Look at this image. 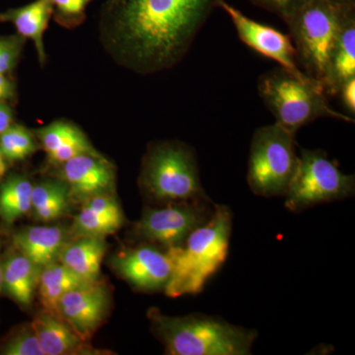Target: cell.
Instances as JSON below:
<instances>
[{"label":"cell","mask_w":355,"mask_h":355,"mask_svg":"<svg viewBox=\"0 0 355 355\" xmlns=\"http://www.w3.org/2000/svg\"><path fill=\"white\" fill-rule=\"evenodd\" d=\"M217 0H107L105 46L123 67L140 74L172 69L183 60Z\"/></svg>","instance_id":"cell-1"},{"label":"cell","mask_w":355,"mask_h":355,"mask_svg":"<svg viewBox=\"0 0 355 355\" xmlns=\"http://www.w3.org/2000/svg\"><path fill=\"white\" fill-rule=\"evenodd\" d=\"M232 231V214L225 205H214L209 220L193 230L182 246L167 248L172 258V275L166 295L180 297L202 291L227 259Z\"/></svg>","instance_id":"cell-2"},{"label":"cell","mask_w":355,"mask_h":355,"mask_svg":"<svg viewBox=\"0 0 355 355\" xmlns=\"http://www.w3.org/2000/svg\"><path fill=\"white\" fill-rule=\"evenodd\" d=\"M148 318L156 336L172 355H246L258 333L219 318L193 314L170 317L153 308Z\"/></svg>","instance_id":"cell-3"},{"label":"cell","mask_w":355,"mask_h":355,"mask_svg":"<svg viewBox=\"0 0 355 355\" xmlns=\"http://www.w3.org/2000/svg\"><path fill=\"white\" fill-rule=\"evenodd\" d=\"M354 9L331 0H311L286 22L299 67L306 76L321 84L324 93L330 76L331 55L343 18Z\"/></svg>","instance_id":"cell-4"},{"label":"cell","mask_w":355,"mask_h":355,"mask_svg":"<svg viewBox=\"0 0 355 355\" xmlns=\"http://www.w3.org/2000/svg\"><path fill=\"white\" fill-rule=\"evenodd\" d=\"M139 183L144 193L158 202L209 198L200 182L195 153L179 141H161L149 147L142 162Z\"/></svg>","instance_id":"cell-5"},{"label":"cell","mask_w":355,"mask_h":355,"mask_svg":"<svg viewBox=\"0 0 355 355\" xmlns=\"http://www.w3.org/2000/svg\"><path fill=\"white\" fill-rule=\"evenodd\" d=\"M258 89L266 108L275 116V123L293 135L320 118L354 123L352 116L331 108L319 83L301 80L284 69L263 74Z\"/></svg>","instance_id":"cell-6"},{"label":"cell","mask_w":355,"mask_h":355,"mask_svg":"<svg viewBox=\"0 0 355 355\" xmlns=\"http://www.w3.org/2000/svg\"><path fill=\"white\" fill-rule=\"evenodd\" d=\"M297 164L295 135L277 123L254 132L248 162V184L254 195L286 196Z\"/></svg>","instance_id":"cell-7"},{"label":"cell","mask_w":355,"mask_h":355,"mask_svg":"<svg viewBox=\"0 0 355 355\" xmlns=\"http://www.w3.org/2000/svg\"><path fill=\"white\" fill-rule=\"evenodd\" d=\"M354 176L340 171L324 151L301 149L286 193V207L300 211L319 203L345 200L354 196Z\"/></svg>","instance_id":"cell-8"},{"label":"cell","mask_w":355,"mask_h":355,"mask_svg":"<svg viewBox=\"0 0 355 355\" xmlns=\"http://www.w3.org/2000/svg\"><path fill=\"white\" fill-rule=\"evenodd\" d=\"M209 198L168 203L161 209L144 210L135 225L140 239L166 248L182 246L189 235L209 220L214 211Z\"/></svg>","instance_id":"cell-9"},{"label":"cell","mask_w":355,"mask_h":355,"mask_svg":"<svg viewBox=\"0 0 355 355\" xmlns=\"http://www.w3.org/2000/svg\"><path fill=\"white\" fill-rule=\"evenodd\" d=\"M216 7L227 14L234 25L238 37L249 48L253 49L263 57L275 60L282 69L301 80L317 83L306 76L299 67L297 55L291 36H287L270 26L251 19L225 0H217Z\"/></svg>","instance_id":"cell-10"},{"label":"cell","mask_w":355,"mask_h":355,"mask_svg":"<svg viewBox=\"0 0 355 355\" xmlns=\"http://www.w3.org/2000/svg\"><path fill=\"white\" fill-rule=\"evenodd\" d=\"M112 265L123 279L144 291L165 289L172 275L169 250L161 251L151 245L120 252L112 260Z\"/></svg>","instance_id":"cell-11"},{"label":"cell","mask_w":355,"mask_h":355,"mask_svg":"<svg viewBox=\"0 0 355 355\" xmlns=\"http://www.w3.org/2000/svg\"><path fill=\"white\" fill-rule=\"evenodd\" d=\"M58 178L69 187L72 203H83L88 198L113 193L116 170L103 155L81 154L58 166Z\"/></svg>","instance_id":"cell-12"},{"label":"cell","mask_w":355,"mask_h":355,"mask_svg":"<svg viewBox=\"0 0 355 355\" xmlns=\"http://www.w3.org/2000/svg\"><path fill=\"white\" fill-rule=\"evenodd\" d=\"M110 300L108 287L98 280L65 293L58 311L60 318L88 342L108 314Z\"/></svg>","instance_id":"cell-13"},{"label":"cell","mask_w":355,"mask_h":355,"mask_svg":"<svg viewBox=\"0 0 355 355\" xmlns=\"http://www.w3.org/2000/svg\"><path fill=\"white\" fill-rule=\"evenodd\" d=\"M33 132L46 153L48 162L55 167L81 154L102 155L85 133L70 121H55Z\"/></svg>","instance_id":"cell-14"},{"label":"cell","mask_w":355,"mask_h":355,"mask_svg":"<svg viewBox=\"0 0 355 355\" xmlns=\"http://www.w3.org/2000/svg\"><path fill=\"white\" fill-rule=\"evenodd\" d=\"M70 238V230L62 226H30L16 232L12 241L16 251L42 270L58 261L62 247Z\"/></svg>","instance_id":"cell-15"},{"label":"cell","mask_w":355,"mask_h":355,"mask_svg":"<svg viewBox=\"0 0 355 355\" xmlns=\"http://www.w3.org/2000/svg\"><path fill=\"white\" fill-rule=\"evenodd\" d=\"M44 355L96 354L62 318L41 311L31 323Z\"/></svg>","instance_id":"cell-16"},{"label":"cell","mask_w":355,"mask_h":355,"mask_svg":"<svg viewBox=\"0 0 355 355\" xmlns=\"http://www.w3.org/2000/svg\"><path fill=\"white\" fill-rule=\"evenodd\" d=\"M51 0H34L24 6L7 9L0 13V22L11 23L17 34L25 40H31L38 55L40 64L46 60L44 35L53 18Z\"/></svg>","instance_id":"cell-17"},{"label":"cell","mask_w":355,"mask_h":355,"mask_svg":"<svg viewBox=\"0 0 355 355\" xmlns=\"http://www.w3.org/2000/svg\"><path fill=\"white\" fill-rule=\"evenodd\" d=\"M107 252L105 238L73 236L65 243L58 261L87 282L99 280L103 259Z\"/></svg>","instance_id":"cell-18"},{"label":"cell","mask_w":355,"mask_h":355,"mask_svg":"<svg viewBox=\"0 0 355 355\" xmlns=\"http://www.w3.org/2000/svg\"><path fill=\"white\" fill-rule=\"evenodd\" d=\"M41 270L27 257L14 250L2 261V289L17 304L29 308L38 289Z\"/></svg>","instance_id":"cell-19"},{"label":"cell","mask_w":355,"mask_h":355,"mask_svg":"<svg viewBox=\"0 0 355 355\" xmlns=\"http://www.w3.org/2000/svg\"><path fill=\"white\" fill-rule=\"evenodd\" d=\"M355 76V9L345 14L333 55L327 95L338 94L340 85Z\"/></svg>","instance_id":"cell-20"},{"label":"cell","mask_w":355,"mask_h":355,"mask_svg":"<svg viewBox=\"0 0 355 355\" xmlns=\"http://www.w3.org/2000/svg\"><path fill=\"white\" fill-rule=\"evenodd\" d=\"M87 284L90 282L80 279L58 261L44 266L42 268L37 289L43 310L60 318L58 311L60 298L67 292Z\"/></svg>","instance_id":"cell-21"},{"label":"cell","mask_w":355,"mask_h":355,"mask_svg":"<svg viewBox=\"0 0 355 355\" xmlns=\"http://www.w3.org/2000/svg\"><path fill=\"white\" fill-rule=\"evenodd\" d=\"M31 203V211L37 220H57L69 214L72 205L69 187L58 177L33 184Z\"/></svg>","instance_id":"cell-22"},{"label":"cell","mask_w":355,"mask_h":355,"mask_svg":"<svg viewBox=\"0 0 355 355\" xmlns=\"http://www.w3.org/2000/svg\"><path fill=\"white\" fill-rule=\"evenodd\" d=\"M33 184L24 175H13L0 186V219L10 226L31 211Z\"/></svg>","instance_id":"cell-23"},{"label":"cell","mask_w":355,"mask_h":355,"mask_svg":"<svg viewBox=\"0 0 355 355\" xmlns=\"http://www.w3.org/2000/svg\"><path fill=\"white\" fill-rule=\"evenodd\" d=\"M123 221V214H101L81 207L80 212L74 217L70 233L72 236L105 238L116 233Z\"/></svg>","instance_id":"cell-24"},{"label":"cell","mask_w":355,"mask_h":355,"mask_svg":"<svg viewBox=\"0 0 355 355\" xmlns=\"http://www.w3.org/2000/svg\"><path fill=\"white\" fill-rule=\"evenodd\" d=\"M39 148V141L34 132L24 125L13 123L0 135V153L8 162L25 160Z\"/></svg>","instance_id":"cell-25"},{"label":"cell","mask_w":355,"mask_h":355,"mask_svg":"<svg viewBox=\"0 0 355 355\" xmlns=\"http://www.w3.org/2000/svg\"><path fill=\"white\" fill-rule=\"evenodd\" d=\"M94 0H51L53 18L67 29L78 27L86 19V9Z\"/></svg>","instance_id":"cell-26"},{"label":"cell","mask_w":355,"mask_h":355,"mask_svg":"<svg viewBox=\"0 0 355 355\" xmlns=\"http://www.w3.org/2000/svg\"><path fill=\"white\" fill-rule=\"evenodd\" d=\"M1 354L6 355H44L31 323L19 327L4 343Z\"/></svg>","instance_id":"cell-27"},{"label":"cell","mask_w":355,"mask_h":355,"mask_svg":"<svg viewBox=\"0 0 355 355\" xmlns=\"http://www.w3.org/2000/svg\"><path fill=\"white\" fill-rule=\"evenodd\" d=\"M25 41L18 34L0 37V73L8 74L17 67Z\"/></svg>","instance_id":"cell-28"},{"label":"cell","mask_w":355,"mask_h":355,"mask_svg":"<svg viewBox=\"0 0 355 355\" xmlns=\"http://www.w3.org/2000/svg\"><path fill=\"white\" fill-rule=\"evenodd\" d=\"M256 6L277 14L282 20L288 21L299 9L311 0H251Z\"/></svg>","instance_id":"cell-29"},{"label":"cell","mask_w":355,"mask_h":355,"mask_svg":"<svg viewBox=\"0 0 355 355\" xmlns=\"http://www.w3.org/2000/svg\"><path fill=\"white\" fill-rule=\"evenodd\" d=\"M349 113H355V76L347 79L340 85L338 94Z\"/></svg>","instance_id":"cell-30"},{"label":"cell","mask_w":355,"mask_h":355,"mask_svg":"<svg viewBox=\"0 0 355 355\" xmlns=\"http://www.w3.org/2000/svg\"><path fill=\"white\" fill-rule=\"evenodd\" d=\"M16 85L7 74L0 73V102L12 101L16 98Z\"/></svg>","instance_id":"cell-31"},{"label":"cell","mask_w":355,"mask_h":355,"mask_svg":"<svg viewBox=\"0 0 355 355\" xmlns=\"http://www.w3.org/2000/svg\"><path fill=\"white\" fill-rule=\"evenodd\" d=\"M14 112L7 102H0V135L13 125Z\"/></svg>","instance_id":"cell-32"},{"label":"cell","mask_w":355,"mask_h":355,"mask_svg":"<svg viewBox=\"0 0 355 355\" xmlns=\"http://www.w3.org/2000/svg\"><path fill=\"white\" fill-rule=\"evenodd\" d=\"M336 3L345 7H349V8H355V0H331Z\"/></svg>","instance_id":"cell-33"},{"label":"cell","mask_w":355,"mask_h":355,"mask_svg":"<svg viewBox=\"0 0 355 355\" xmlns=\"http://www.w3.org/2000/svg\"><path fill=\"white\" fill-rule=\"evenodd\" d=\"M6 159L3 158L2 154L0 153V179L3 177V175L6 174Z\"/></svg>","instance_id":"cell-34"},{"label":"cell","mask_w":355,"mask_h":355,"mask_svg":"<svg viewBox=\"0 0 355 355\" xmlns=\"http://www.w3.org/2000/svg\"><path fill=\"white\" fill-rule=\"evenodd\" d=\"M1 238H0V291H2V258H1Z\"/></svg>","instance_id":"cell-35"}]
</instances>
